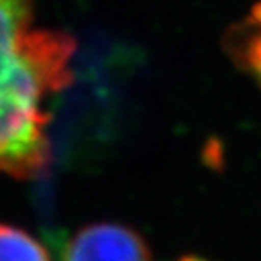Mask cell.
Returning <instances> with one entry per match:
<instances>
[{
    "mask_svg": "<svg viewBox=\"0 0 261 261\" xmlns=\"http://www.w3.org/2000/svg\"><path fill=\"white\" fill-rule=\"evenodd\" d=\"M35 0H0V172L29 178L49 160L45 98L73 82L74 40L33 28Z\"/></svg>",
    "mask_w": 261,
    "mask_h": 261,
    "instance_id": "cell-1",
    "label": "cell"
},
{
    "mask_svg": "<svg viewBox=\"0 0 261 261\" xmlns=\"http://www.w3.org/2000/svg\"><path fill=\"white\" fill-rule=\"evenodd\" d=\"M62 261H152L136 230L120 223H93L80 228L60 254Z\"/></svg>",
    "mask_w": 261,
    "mask_h": 261,
    "instance_id": "cell-2",
    "label": "cell"
},
{
    "mask_svg": "<svg viewBox=\"0 0 261 261\" xmlns=\"http://www.w3.org/2000/svg\"><path fill=\"white\" fill-rule=\"evenodd\" d=\"M232 57L261 84V4L232 35Z\"/></svg>",
    "mask_w": 261,
    "mask_h": 261,
    "instance_id": "cell-3",
    "label": "cell"
},
{
    "mask_svg": "<svg viewBox=\"0 0 261 261\" xmlns=\"http://www.w3.org/2000/svg\"><path fill=\"white\" fill-rule=\"evenodd\" d=\"M0 261H51L45 247L25 230L0 223Z\"/></svg>",
    "mask_w": 261,
    "mask_h": 261,
    "instance_id": "cell-4",
    "label": "cell"
},
{
    "mask_svg": "<svg viewBox=\"0 0 261 261\" xmlns=\"http://www.w3.org/2000/svg\"><path fill=\"white\" fill-rule=\"evenodd\" d=\"M181 261H203V259H200V257H194V256H189V257H184Z\"/></svg>",
    "mask_w": 261,
    "mask_h": 261,
    "instance_id": "cell-5",
    "label": "cell"
}]
</instances>
